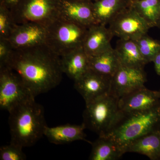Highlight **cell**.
Listing matches in <instances>:
<instances>
[{
    "label": "cell",
    "instance_id": "cell-1",
    "mask_svg": "<svg viewBox=\"0 0 160 160\" xmlns=\"http://www.w3.org/2000/svg\"><path fill=\"white\" fill-rule=\"evenodd\" d=\"M8 67L19 76L35 97L59 85L64 73L61 57L46 44L14 49Z\"/></svg>",
    "mask_w": 160,
    "mask_h": 160
},
{
    "label": "cell",
    "instance_id": "cell-2",
    "mask_svg": "<svg viewBox=\"0 0 160 160\" xmlns=\"http://www.w3.org/2000/svg\"><path fill=\"white\" fill-rule=\"evenodd\" d=\"M10 142L23 148L34 146L44 136L46 127L44 108L35 99L9 112Z\"/></svg>",
    "mask_w": 160,
    "mask_h": 160
},
{
    "label": "cell",
    "instance_id": "cell-3",
    "mask_svg": "<svg viewBox=\"0 0 160 160\" xmlns=\"http://www.w3.org/2000/svg\"><path fill=\"white\" fill-rule=\"evenodd\" d=\"M160 130V106L144 111L124 112L119 114L106 136L118 145L124 153L126 146L143 135Z\"/></svg>",
    "mask_w": 160,
    "mask_h": 160
},
{
    "label": "cell",
    "instance_id": "cell-4",
    "mask_svg": "<svg viewBox=\"0 0 160 160\" xmlns=\"http://www.w3.org/2000/svg\"><path fill=\"white\" fill-rule=\"evenodd\" d=\"M119 98L109 92L86 104L83 123L99 137L106 136L119 114Z\"/></svg>",
    "mask_w": 160,
    "mask_h": 160
},
{
    "label": "cell",
    "instance_id": "cell-5",
    "mask_svg": "<svg viewBox=\"0 0 160 160\" xmlns=\"http://www.w3.org/2000/svg\"><path fill=\"white\" fill-rule=\"evenodd\" d=\"M46 29V45L61 57L82 47L88 27L58 17Z\"/></svg>",
    "mask_w": 160,
    "mask_h": 160
},
{
    "label": "cell",
    "instance_id": "cell-6",
    "mask_svg": "<svg viewBox=\"0 0 160 160\" xmlns=\"http://www.w3.org/2000/svg\"><path fill=\"white\" fill-rule=\"evenodd\" d=\"M59 0H21L11 10L17 24L39 23L46 27L59 17Z\"/></svg>",
    "mask_w": 160,
    "mask_h": 160
},
{
    "label": "cell",
    "instance_id": "cell-7",
    "mask_svg": "<svg viewBox=\"0 0 160 160\" xmlns=\"http://www.w3.org/2000/svg\"><path fill=\"white\" fill-rule=\"evenodd\" d=\"M35 97L21 78L9 67L0 68V108L11 111Z\"/></svg>",
    "mask_w": 160,
    "mask_h": 160
},
{
    "label": "cell",
    "instance_id": "cell-8",
    "mask_svg": "<svg viewBox=\"0 0 160 160\" xmlns=\"http://www.w3.org/2000/svg\"><path fill=\"white\" fill-rule=\"evenodd\" d=\"M114 36L137 41L147 34L151 26L131 6L118 14L109 23Z\"/></svg>",
    "mask_w": 160,
    "mask_h": 160
},
{
    "label": "cell",
    "instance_id": "cell-9",
    "mask_svg": "<svg viewBox=\"0 0 160 160\" xmlns=\"http://www.w3.org/2000/svg\"><path fill=\"white\" fill-rule=\"evenodd\" d=\"M146 81L144 69H136L121 65L112 78L110 92L120 99L145 86Z\"/></svg>",
    "mask_w": 160,
    "mask_h": 160
},
{
    "label": "cell",
    "instance_id": "cell-10",
    "mask_svg": "<svg viewBox=\"0 0 160 160\" xmlns=\"http://www.w3.org/2000/svg\"><path fill=\"white\" fill-rule=\"evenodd\" d=\"M112 78L89 69L74 81V88L87 104L110 92Z\"/></svg>",
    "mask_w": 160,
    "mask_h": 160
},
{
    "label": "cell",
    "instance_id": "cell-11",
    "mask_svg": "<svg viewBox=\"0 0 160 160\" xmlns=\"http://www.w3.org/2000/svg\"><path fill=\"white\" fill-rule=\"evenodd\" d=\"M47 29L39 23L18 24L8 40L14 49H22L46 44Z\"/></svg>",
    "mask_w": 160,
    "mask_h": 160
},
{
    "label": "cell",
    "instance_id": "cell-12",
    "mask_svg": "<svg viewBox=\"0 0 160 160\" xmlns=\"http://www.w3.org/2000/svg\"><path fill=\"white\" fill-rule=\"evenodd\" d=\"M59 17L86 27L98 24L92 0H59Z\"/></svg>",
    "mask_w": 160,
    "mask_h": 160
},
{
    "label": "cell",
    "instance_id": "cell-13",
    "mask_svg": "<svg viewBox=\"0 0 160 160\" xmlns=\"http://www.w3.org/2000/svg\"><path fill=\"white\" fill-rule=\"evenodd\" d=\"M160 106V92L145 86L120 98L119 106L124 112L144 111Z\"/></svg>",
    "mask_w": 160,
    "mask_h": 160
},
{
    "label": "cell",
    "instance_id": "cell-14",
    "mask_svg": "<svg viewBox=\"0 0 160 160\" xmlns=\"http://www.w3.org/2000/svg\"><path fill=\"white\" fill-rule=\"evenodd\" d=\"M114 37L109 28L106 25L95 24L88 27L82 47L89 57L103 53L112 47V39Z\"/></svg>",
    "mask_w": 160,
    "mask_h": 160
},
{
    "label": "cell",
    "instance_id": "cell-15",
    "mask_svg": "<svg viewBox=\"0 0 160 160\" xmlns=\"http://www.w3.org/2000/svg\"><path fill=\"white\" fill-rule=\"evenodd\" d=\"M84 123L81 125L67 124L49 127L47 126L44 136L49 142L55 145L67 144L76 141H84L91 144L92 142L86 139L84 130L86 129Z\"/></svg>",
    "mask_w": 160,
    "mask_h": 160
},
{
    "label": "cell",
    "instance_id": "cell-16",
    "mask_svg": "<svg viewBox=\"0 0 160 160\" xmlns=\"http://www.w3.org/2000/svg\"><path fill=\"white\" fill-rule=\"evenodd\" d=\"M89 58L83 47L74 49L61 57L63 73L74 82L89 69Z\"/></svg>",
    "mask_w": 160,
    "mask_h": 160
},
{
    "label": "cell",
    "instance_id": "cell-17",
    "mask_svg": "<svg viewBox=\"0 0 160 160\" xmlns=\"http://www.w3.org/2000/svg\"><path fill=\"white\" fill-rule=\"evenodd\" d=\"M140 153L152 160H160V130L150 132L129 143L125 152Z\"/></svg>",
    "mask_w": 160,
    "mask_h": 160
},
{
    "label": "cell",
    "instance_id": "cell-18",
    "mask_svg": "<svg viewBox=\"0 0 160 160\" xmlns=\"http://www.w3.org/2000/svg\"><path fill=\"white\" fill-rule=\"evenodd\" d=\"M132 0H98L93 2L98 24L106 25L123 10L131 6Z\"/></svg>",
    "mask_w": 160,
    "mask_h": 160
},
{
    "label": "cell",
    "instance_id": "cell-19",
    "mask_svg": "<svg viewBox=\"0 0 160 160\" xmlns=\"http://www.w3.org/2000/svg\"><path fill=\"white\" fill-rule=\"evenodd\" d=\"M115 49L122 66L144 69L148 63L141 54L136 42L133 40L120 39Z\"/></svg>",
    "mask_w": 160,
    "mask_h": 160
},
{
    "label": "cell",
    "instance_id": "cell-20",
    "mask_svg": "<svg viewBox=\"0 0 160 160\" xmlns=\"http://www.w3.org/2000/svg\"><path fill=\"white\" fill-rule=\"evenodd\" d=\"M89 58V69L111 77L115 74L121 66L117 52L113 48Z\"/></svg>",
    "mask_w": 160,
    "mask_h": 160
},
{
    "label": "cell",
    "instance_id": "cell-21",
    "mask_svg": "<svg viewBox=\"0 0 160 160\" xmlns=\"http://www.w3.org/2000/svg\"><path fill=\"white\" fill-rule=\"evenodd\" d=\"M90 160H115L124 154L122 149L113 140L108 137H99L91 143Z\"/></svg>",
    "mask_w": 160,
    "mask_h": 160
},
{
    "label": "cell",
    "instance_id": "cell-22",
    "mask_svg": "<svg viewBox=\"0 0 160 160\" xmlns=\"http://www.w3.org/2000/svg\"><path fill=\"white\" fill-rule=\"evenodd\" d=\"M131 6L151 28L157 27L160 18V0H135Z\"/></svg>",
    "mask_w": 160,
    "mask_h": 160
},
{
    "label": "cell",
    "instance_id": "cell-23",
    "mask_svg": "<svg viewBox=\"0 0 160 160\" xmlns=\"http://www.w3.org/2000/svg\"><path fill=\"white\" fill-rule=\"evenodd\" d=\"M136 41L141 54L147 62H152L160 52V41L146 34Z\"/></svg>",
    "mask_w": 160,
    "mask_h": 160
},
{
    "label": "cell",
    "instance_id": "cell-24",
    "mask_svg": "<svg viewBox=\"0 0 160 160\" xmlns=\"http://www.w3.org/2000/svg\"><path fill=\"white\" fill-rule=\"evenodd\" d=\"M17 25L11 10L0 3V38L8 39Z\"/></svg>",
    "mask_w": 160,
    "mask_h": 160
},
{
    "label": "cell",
    "instance_id": "cell-25",
    "mask_svg": "<svg viewBox=\"0 0 160 160\" xmlns=\"http://www.w3.org/2000/svg\"><path fill=\"white\" fill-rule=\"evenodd\" d=\"M22 146L10 142L0 148V160H24L26 159Z\"/></svg>",
    "mask_w": 160,
    "mask_h": 160
},
{
    "label": "cell",
    "instance_id": "cell-26",
    "mask_svg": "<svg viewBox=\"0 0 160 160\" xmlns=\"http://www.w3.org/2000/svg\"><path fill=\"white\" fill-rule=\"evenodd\" d=\"M14 48L7 39L0 38V68L8 67Z\"/></svg>",
    "mask_w": 160,
    "mask_h": 160
},
{
    "label": "cell",
    "instance_id": "cell-27",
    "mask_svg": "<svg viewBox=\"0 0 160 160\" xmlns=\"http://www.w3.org/2000/svg\"><path fill=\"white\" fill-rule=\"evenodd\" d=\"M21 0H0V3L3 4L10 10L16 7Z\"/></svg>",
    "mask_w": 160,
    "mask_h": 160
},
{
    "label": "cell",
    "instance_id": "cell-28",
    "mask_svg": "<svg viewBox=\"0 0 160 160\" xmlns=\"http://www.w3.org/2000/svg\"><path fill=\"white\" fill-rule=\"evenodd\" d=\"M152 62L154 63L155 69L157 73L160 76V52L155 57Z\"/></svg>",
    "mask_w": 160,
    "mask_h": 160
},
{
    "label": "cell",
    "instance_id": "cell-29",
    "mask_svg": "<svg viewBox=\"0 0 160 160\" xmlns=\"http://www.w3.org/2000/svg\"><path fill=\"white\" fill-rule=\"evenodd\" d=\"M157 27L158 28H160V18L158 22Z\"/></svg>",
    "mask_w": 160,
    "mask_h": 160
},
{
    "label": "cell",
    "instance_id": "cell-30",
    "mask_svg": "<svg viewBox=\"0 0 160 160\" xmlns=\"http://www.w3.org/2000/svg\"><path fill=\"white\" fill-rule=\"evenodd\" d=\"M92 1L95 2V1H98V0H92Z\"/></svg>",
    "mask_w": 160,
    "mask_h": 160
},
{
    "label": "cell",
    "instance_id": "cell-31",
    "mask_svg": "<svg viewBox=\"0 0 160 160\" xmlns=\"http://www.w3.org/2000/svg\"><path fill=\"white\" fill-rule=\"evenodd\" d=\"M135 1V0H132V1Z\"/></svg>",
    "mask_w": 160,
    "mask_h": 160
},
{
    "label": "cell",
    "instance_id": "cell-32",
    "mask_svg": "<svg viewBox=\"0 0 160 160\" xmlns=\"http://www.w3.org/2000/svg\"></svg>",
    "mask_w": 160,
    "mask_h": 160
}]
</instances>
